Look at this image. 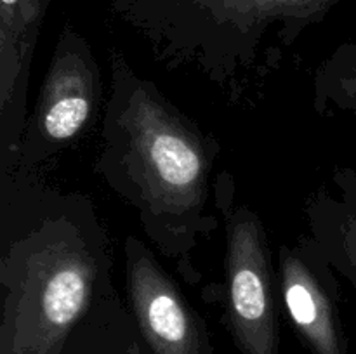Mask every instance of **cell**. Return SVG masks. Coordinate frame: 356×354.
Here are the masks:
<instances>
[{
	"label": "cell",
	"mask_w": 356,
	"mask_h": 354,
	"mask_svg": "<svg viewBox=\"0 0 356 354\" xmlns=\"http://www.w3.org/2000/svg\"><path fill=\"white\" fill-rule=\"evenodd\" d=\"M101 117L94 170L134 210L153 248L188 287L202 283L197 252L222 221L214 205L221 144L118 49Z\"/></svg>",
	"instance_id": "obj_1"
},
{
	"label": "cell",
	"mask_w": 356,
	"mask_h": 354,
	"mask_svg": "<svg viewBox=\"0 0 356 354\" xmlns=\"http://www.w3.org/2000/svg\"><path fill=\"white\" fill-rule=\"evenodd\" d=\"M113 242L87 194L0 177V354H59L117 292Z\"/></svg>",
	"instance_id": "obj_2"
},
{
	"label": "cell",
	"mask_w": 356,
	"mask_h": 354,
	"mask_svg": "<svg viewBox=\"0 0 356 354\" xmlns=\"http://www.w3.org/2000/svg\"><path fill=\"white\" fill-rule=\"evenodd\" d=\"M346 0H111L163 68L191 69L250 103L302 35Z\"/></svg>",
	"instance_id": "obj_3"
},
{
	"label": "cell",
	"mask_w": 356,
	"mask_h": 354,
	"mask_svg": "<svg viewBox=\"0 0 356 354\" xmlns=\"http://www.w3.org/2000/svg\"><path fill=\"white\" fill-rule=\"evenodd\" d=\"M106 94L89 40L65 24L28 117L16 162L3 176H42V170L103 117Z\"/></svg>",
	"instance_id": "obj_4"
},
{
	"label": "cell",
	"mask_w": 356,
	"mask_h": 354,
	"mask_svg": "<svg viewBox=\"0 0 356 354\" xmlns=\"http://www.w3.org/2000/svg\"><path fill=\"white\" fill-rule=\"evenodd\" d=\"M214 205L226 236V323L242 354H278L271 248L264 222L236 200V177L222 170L214 179Z\"/></svg>",
	"instance_id": "obj_5"
},
{
	"label": "cell",
	"mask_w": 356,
	"mask_h": 354,
	"mask_svg": "<svg viewBox=\"0 0 356 354\" xmlns=\"http://www.w3.org/2000/svg\"><path fill=\"white\" fill-rule=\"evenodd\" d=\"M125 295L134 333L149 354H211L204 323L172 274L138 236L124 243Z\"/></svg>",
	"instance_id": "obj_6"
},
{
	"label": "cell",
	"mask_w": 356,
	"mask_h": 354,
	"mask_svg": "<svg viewBox=\"0 0 356 354\" xmlns=\"http://www.w3.org/2000/svg\"><path fill=\"white\" fill-rule=\"evenodd\" d=\"M278 283L289 318L313 354H344L336 271L308 235L280 246Z\"/></svg>",
	"instance_id": "obj_7"
},
{
	"label": "cell",
	"mask_w": 356,
	"mask_h": 354,
	"mask_svg": "<svg viewBox=\"0 0 356 354\" xmlns=\"http://www.w3.org/2000/svg\"><path fill=\"white\" fill-rule=\"evenodd\" d=\"M52 0H0V174L16 162L26 128L35 45Z\"/></svg>",
	"instance_id": "obj_8"
},
{
	"label": "cell",
	"mask_w": 356,
	"mask_h": 354,
	"mask_svg": "<svg viewBox=\"0 0 356 354\" xmlns=\"http://www.w3.org/2000/svg\"><path fill=\"white\" fill-rule=\"evenodd\" d=\"M308 236L356 292V165L336 167L305 201Z\"/></svg>",
	"instance_id": "obj_9"
},
{
	"label": "cell",
	"mask_w": 356,
	"mask_h": 354,
	"mask_svg": "<svg viewBox=\"0 0 356 354\" xmlns=\"http://www.w3.org/2000/svg\"><path fill=\"white\" fill-rule=\"evenodd\" d=\"M313 106L323 117H356V44H343L316 68Z\"/></svg>",
	"instance_id": "obj_10"
}]
</instances>
